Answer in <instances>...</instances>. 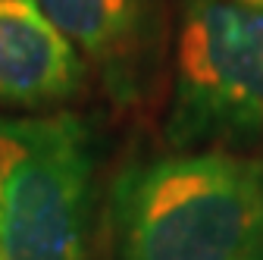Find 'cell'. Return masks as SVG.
Listing matches in <instances>:
<instances>
[{
  "mask_svg": "<svg viewBox=\"0 0 263 260\" xmlns=\"http://www.w3.org/2000/svg\"><path fill=\"white\" fill-rule=\"evenodd\" d=\"M85 60L31 0H0V104L41 110L85 85Z\"/></svg>",
  "mask_w": 263,
  "mask_h": 260,
  "instance_id": "5",
  "label": "cell"
},
{
  "mask_svg": "<svg viewBox=\"0 0 263 260\" xmlns=\"http://www.w3.org/2000/svg\"><path fill=\"white\" fill-rule=\"evenodd\" d=\"M69 41L85 66H94L116 101L144 88L154 60L160 0H31Z\"/></svg>",
  "mask_w": 263,
  "mask_h": 260,
  "instance_id": "4",
  "label": "cell"
},
{
  "mask_svg": "<svg viewBox=\"0 0 263 260\" xmlns=\"http://www.w3.org/2000/svg\"><path fill=\"white\" fill-rule=\"evenodd\" d=\"M91 191L82 116L0 110V260H91Z\"/></svg>",
  "mask_w": 263,
  "mask_h": 260,
  "instance_id": "2",
  "label": "cell"
},
{
  "mask_svg": "<svg viewBox=\"0 0 263 260\" xmlns=\"http://www.w3.org/2000/svg\"><path fill=\"white\" fill-rule=\"evenodd\" d=\"M116 260H263V160L216 147L147 157L110 191Z\"/></svg>",
  "mask_w": 263,
  "mask_h": 260,
  "instance_id": "1",
  "label": "cell"
},
{
  "mask_svg": "<svg viewBox=\"0 0 263 260\" xmlns=\"http://www.w3.org/2000/svg\"><path fill=\"white\" fill-rule=\"evenodd\" d=\"M173 147L263 138V0H179Z\"/></svg>",
  "mask_w": 263,
  "mask_h": 260,
  "instance_id": "3",
  "label": "cell"
}]
</instances>
